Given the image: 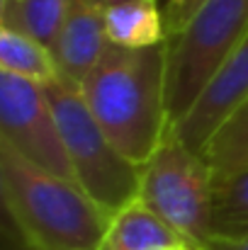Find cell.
I'll use <instances>...</instances> for the list:
<instances>
[{"label": "cell", "instance_id": "17", "mask_svg": "<svg viewBox=\"0 0 248 250\" xmlns=\"http://www.w3.org/2000/svg\"><path fill=\"white\" fill-rule=\"evenodd\" d=\"M2 250H42V248H37V246H32V243H27L24 238H20L17 236V231H15V236H5V248Z\"/></svg>", "mask_w": 248, "mask_h": 250}, {"label": "cell", "instance_id": "7", "mask_svg": "<svg viewBox=\"0 0 248 250\" xmlns=\"http://www.w3.org/2000/svg\"><path fill=\"white\" fill-rule=\"evenodd\" d=\"M246 100H248V34L234 49V54L226 59V63L219 68V73L212 78V83L204 87V92L192 104V109L178 124L170 126V134L175 139H180L187 148H192L195 153L202 156L204 146L217 134V129Z\"/></svg>", "mask_w": 248, "mask_h": 250}, {"label": "cell", "instance_id": "2", "mask_svg": "<svg viewBox=\"0 0 248 250\" xmlns=\"http://www.w3.org/2000/svg\"><path fill=\"white\" fill-rule=\"evenodd\" d=\"M0 194L17 236L42 250H97L112 221L81 185L42 170L5 141Z\"/></svg>", "mask_w": 248, "mask_h": 250}, {"label": "cell", "instance_id": "13", "mask_svg": "<svg viewBox=\"0 0 248 250\" xmlns=\"http://www.w3.org/2000/svg\"><path fill=\"white\" fill-rule=\"evenodd\" d=\"M214 180L248 167V100L231 112L202 151Z\"/></svg>", "mask_w": 248, "mask_h": 250}, {"label": "cell", "instance_id": "9", "mask_svg": "<svg viewBox=\"0 0 248 250\" xmlns=\"http://www.w3.org/2000/svg\"><path fill=\"white\" fill-rule=\"evenodd\" d=\"M180 246L187 243L141 199H136L112 216L97 250H173Z\"/></svg>", "mask_w": 248, "mask_h": 250}, {"label": "cell", "instance_id": "20", "mask_svg": "<svg viewBox=\"0 0 248 250\" xmlns=\"http://www.w3.org/2000/svg\"><path fill=\"white\" fill-rule=\"evenodd\" d=\"M173 250H195V248H190V246H180V248H173Z\"/></svg>", "mask_w": 248, "mask_h": 250}, {"label": "cell", "instance_id": "8", "mask_svg": "<svg viewBox=\"0 0 248 250\" xmlns=\"http://www.w3.org/2000/svg\"><path fill=\"white\" fill-rule=\"evenodd\" d=\"M107 46L105 7H100L95 0H71L59 39L51 46L59 68V83L81 90L83 81L100 63Z\"/></svg>", "mask_w": 248, "mask_h": 250}, {"label": "cell", "instance_id": "14", "mask_svg": "<svg viewBox=\"0 0 248 250\" xmlns=\"http://www.w3.org/2000/svg\"><path fill=\"white\" fill-rule=\"evenodd\" d=\"M214 233L234 236L248 231V167L214 180Z\"/></svg>", "mask_w": 248, "mask_h": 250}, {"label": "cell", "instance_id": "4", "mask_svg": "<svg viewBox=\"0 0 248 250\" xmlns=\"http://www.w3.org/2000/svg\"><path fill=\"white\" fill-rule=\"evenodd\" d=\"M56 112L64 144L85 194L110 216L139 199L141 166L127 161L90 114L78 90L64 83L44 85Z\"/></svg>", "mask_w": 248, "mask_h": 250}, {"label": "cell", "instance_id": "11", "mask_svg": "<svg viewBox=\"0 0 248 250\" xmlns=\"http://www.w3.org/2000/svg\"><path fill=\"white\" fill-rule=\"evenodd\" d=\"M71 0H2L0 24L51 49L59 39Z\"/></svg>", "mask_w": 248, "mask_h": 250}, {"label": "cell", "instance_id": "1", "mask_svg": "<svg viewBox=\"0 0 248 250\" xmlns=\"http://www.w3.org/2000/svg\"><path fill=\"white\" fill-rule=\"evenodd\" d=\"M165 71L168 42L146 49L110 44L78 90L114 148L136 166L156 153L170 131Z\"/></svg>", "mask_w": 248, "mask_h": 250}, {"label": "cell", "instance_id": "16", "mask_svg": "<svg viewBox=\"0 0 248 250\" xmlns=\"http://www.w3.org/2000/svg\"><path fill=\"white\" fill-rule=\"evenodd\" d=\"M204 250H248V231L234 236H212Z\"/></svg>", "mask_w": 248, "mask_h": 250}, {"label": "cell", "instance_id": "12", "mask_svg": "<svg viewBox=\"0 0 248 250\" xmlns=\"http://www.w3.org/2000/svg\"><path fill=\"white\" fill-rule=\"evenodd\" d=\"M0 71L37 85L59 83V68L51 49L5 24H0Z\"/></svg>", "mask_w": 248, "mask_h": 250}, {"label": "cell", "instance_id": "19", "mask_svg": "<svg viewBox=\"0 0 248 250\" xmlns=\"http://www.w3.org/2000/svg\"><path fill=\"white\" fill-rule=\"evenodd\" d=\"M178 2H180V0H170V2H168V7H165V10H170V7H175V5H178Z\"/></svg>", "mask_w": 248, "mask_h": 250}, {"label": "cell", "instance_id": "5", "mask_svg": "<svg viewBox=\"0 0 248 250\" xmlns=\"http://www.w3.org/2000/svg\"><path fill=\"white\" fill-rule=\"evenodd\" d=\"M214 175L207 161L170 131L141 166L139 199L195 250L214 233Z\"/></svg>", "mask_w": 248, "mask_h": 250}, {"label": "cell", "instance_id": "18", "mask_svg": "<svg viewBox=\"0 0 248 250\" xmlns=\"http://www.w3.org/2000/svg\"><path fill=\"white\" fill-rule=\"evenodd\" d=\"M95 2H97L100 7H105V10H107V7H112V5H119V2H127V0H95Z\"/></svg>", "mask_w": 248, "mask_h": 250}, {"label": "cell", "instance_id": "3", "mask_svg": "<svg viewBox=\"0 0 248 250\" xmlns=\"http://www.w3.org/2000/svg\"><path fill=\"white\" fill-rule=\"evenodd\" d=\"M248 34V0H202L168 42L165 109L178 124Z\"/></svg>", "mask_w": 248, "mask_h": 250}, {"label": "cell", "instance_id": "6", "mask_svg": "<svg viewBox=\"0 0 248 250\" xmlns=\"http://www.w3.org/2000/svg\"><path fill=\"white\" fill-rule=\"evenodd\" d=\"M0 141L42 170L76 182L64 134L44 85L0 71ZM78 185V182H76Z\"/></svg>", "mask_w": 248, "mask_h": 250}, {"label": "cell", "instance_id": "15", "mask_svg": "<svg viewBox=\"0 0 248 250\" xmlns=\"http://www.w3.org/2000/svg\"><path fill=\"white\" fill-rule=\"evenodd\" d=\"M200 5H202V0H180L175 7L165 10V34H168V37L175 34V32L192 17V12H195Z\"/></svg>", "mask_w": 248, "mask_h": 250}, {"label": "cell", "instance_id": "10", "mask_svg": "<svg viewBox=\"0 0 248 250\" xmlns=\"http://www.w3.org/2000/svg\"><path fill=\"white\" fill-rule=\"evenodd\" d=\"M107 42L119 49H146L165 42V15L156 0H127L105 10Z\"/></svg>", "mask_w": 248, "mask_h": 250}]
</instances>
